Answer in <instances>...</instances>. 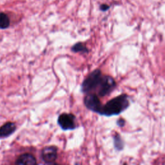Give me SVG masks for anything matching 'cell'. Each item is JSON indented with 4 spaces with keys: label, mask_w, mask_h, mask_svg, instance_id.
<instances>
[{
    "label": "cell",
    "mask_w": 165,
    "mask_h": 165,
    "mask_svg": "<svg viewBox=\"0 0 165 165\" xmlns=\"http://www.w3.org/2000/svg\"><path fill=\"white\" fill-rule=\"evenodd\" d=\"M16 129V126L14 123H7L0 128V137H7V136L14 132Z\"/></svg>",
    "instance_id": "cell-8"
},
{
    "label": "cell",
    "mask_w": 165,
    "mask_h": 165,
    "mask_svg": "<svg viewBox=\"0 0 165 165\" xmlns=\"http://www.w3.org/2000/svg\"><path fill=\"white\" fill-rule=\"evenodd\" d=\"M116 86V82L112 77L109 76H103L99 84L97 90L98 96L105 97L110 94Z\"/></svg>",
    "instance_id": "cell-3"
},
{
    "label": "cell",
    "mask_w": 165,
    "mask_h": 165,
    "mask_svg": "<svg viewBox=\"0 0 165 165\" xmlns=\"http://www.w3.org/2000/svg\"><path fill=\"white\" fill-rule=\"evenodd\" d=\"M41 158L46 164L54 163L57 158V148L55 146H45L41 150Z\"/></svg>",
    "instance_id": "cell-6"
},
{
    "label": "cell",
    "mask_w": 165,
    "mask_h": 165,
    "mask_svg": "<svg viewBox=\"0 0 165 165\" xmlns=\"http://www.w3.org/2000/svg\"><path fill=\"white\" fill-rule=\"evenodd\" d=\"M109 9V7L106 5H105V4H103V5H101L100 7V9L102 11H105L106 10H108Z\"/></svg>",
    "instance_id": "cell-13"
},
{
    "label": "cell",
    "mask_w": 165,
    "mask_h": 165,
    "mask_svg": "<svg viewBox=\"0 0 165 165\" xmlns=\"http://www.w3.org/2000/svg\"><path fill=\"white\" fill-rule=\"evenodd\" d=\"M84 104L88 110L92 112L100 114L103 105L97 94L89 93L84 99Z\"/></svg>",
    "instance_id": "cell-5"
},
{
    "label": "cell",
    "mask_w": 165,
    "mask_h": 165,
    "mask_svg": "<svg viewBox=\"0 0 165 165\" xmlns=\"http://www.w3.org/2000/svg\"><path fill=\"white\" fill-rule=\"evenodd\" d=\"M125 119H123L122 118L119 119V120L117 121V126H120V127H123L124 125H125Z\"/></svg>",
    "instance_id": "cell-12"
},
{
    "label": "cell",
    "mask_w": 165,
    "mask_h": 165,
    "mask_svg": "<svg viewBox=\"0 0 165 165\" xmlns=\"http://www.w3.org/2000/svg\"><path fill=\"white\" fill-rule=\"evenodd\" d=\"M71 51L73 52H81L86 54L88 52V49L86 47L85 45L81 42L77 43L72 47Z\"/></svg>",
    "instance_id": "cell-10"
},
{
    "label": "cell",
    "mask_w": 165,
    "mask_h": 165,
    "mask_svg": "<svg viewBox=\"0 0 165 165\" xmlns=\"http://www.w3.org/2000/svg\"><path fill=\"white\" fill-rule=\"evenodd\" d=\"M129 105V96L126 94H123L110 100L105 105H103L99 114L107 117L117 115L126 110Z\"/></svg>",
    "instance_id": "cell-1"
},
{
    "label": "cell",
    "mask_w": 165,
    "mask_h": 165,
    "mask_svg": "<svg viewBox=\"0 0 165 165\" xmlns=\"http://www.w3.org/2000/svg\"><path fill=\"white\" fill-rule=\"evenodd\" d=\"M76 116L73 114L63 113L58 117L57 123L63 130H72L76 129Z\"/></svg>",
    "instance_id": "cell-4"
},
{
    "label": "cell",
    "mask_w": 165,
    "mask_h": 165,
    "mask_svg": "<svg viewBox=\"0 0 165 165\" xmlns=\"http://www.w3.org/2000/svg\"><path fill=\"white\" fill-rule=\"evenodd\" d=\"M16 164L20 165H34L37 164L35 157L30 154H24L21 155L16 160Z\"/></svg>",
    "instance_id": "cell-7"
},
{
    "label": "cell",
    "mask_w": 165,
    "mask_h": 165,
    "mask_svg": "<svg viewBox=\"0 0 165 165\" xmlns=\"http://www.w3.org/2000/svg\"><path fill=\"white\" fill-rule=\"evenodd\" d=\"M102 77L103 74L100 69L94 70L82 81L81 91L84 94H89L97 90Z\"/></svg>",
    "instance_id": "cell-2"
},
{
    "label": "cell",
    "mask_w": 165,
    "mask_h": 165,
    "mask_svg": "<svg viewBox=\"0 0 165 165\" xmlns=\"http://www.w3.org/2000/svg\"><path fill=\"white\" fill-rule=\"evenodd\" d=\"M10 25V19L7 15L0 12V28H7Z\"/></svg>",
    "instance_id": "cell-11"
},
{
    "label": "cell",
    "mask_w": 165,
    "mask_h": 165,
    "mask_svg": "<svg viewBox=\"0 0 165 165\" xmlns=\"http://www.w3.org/2000/svg\"><path fill=\"white\" fill-rule=\"evenodd\" d=\"M114 147L117 150H122L124 148V142L119 134L116 133L114 135Z\"/></svg>",
    "instance_id": "cell-9"
}]
</instances>
